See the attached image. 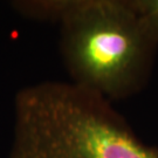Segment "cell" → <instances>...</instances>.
Masks as SVG:
<instances>
[{"label": "cell", "mask_w": 158, "mask_h": 158, "mask_svg": "<svg viewBox=\"0 0 158 158\" xmlns=\"http://www.w3.org/2000/svg\"><path fill=\"white\" fill-rule=\"evenodd\" d=\"M132 4L149 33L158 44V0H132Z\"/></svg>", "instance_id": "obj_3"}, {"label": "cell", "mask_w": 158, "mask_h": 158, "mask_svg": "<svg viewBox=\"0 0 158 158\" xmlns=\"http://www.w3.org/2000/svg\"><path fill=\"white\" fill-rule=\"evenodd\" d=\"M13 116L10 158H158L111 102L70 82L21 88Z\"/></svg>", "instance_id": "obj_2"}, {"label": "cell", "mask_w": 158, "mask_h": 158, "mask_svg": "<svg viewBox=\"0 0 158 158\" xmlns=\"http://www.w3.org/2000/svg\"><path fill=\"white\" fill-rule=\"evenodd\" d=\"M13 8L23 17L59 23L70 83L110 102L147 85L158 44L132 0H27L14 1Z\"/></svg>", "instance_id": "obj_1"}]
</instances>
